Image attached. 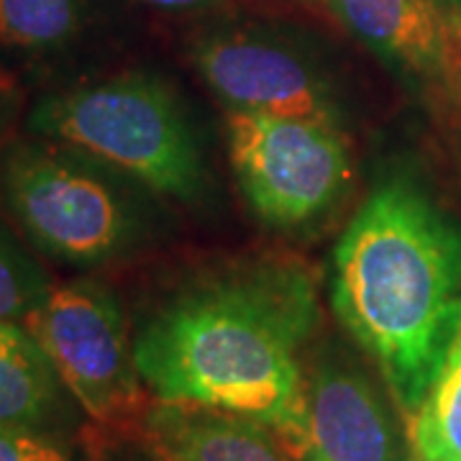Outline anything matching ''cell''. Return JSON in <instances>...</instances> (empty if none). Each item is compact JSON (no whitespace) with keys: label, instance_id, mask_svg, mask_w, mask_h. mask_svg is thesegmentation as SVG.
Returning <instances> with one entry per match:
<instances>
[{"label":"cell","instance_id":"1","mask_svg":"<svg viewBox=\"0 0 461 461\" xmlns=\"http://www.w3.org/2000/svg\"><path fill=\"white\" fill-rule=\"evenodd\" d=\"M318 326V290L303 264H239L167 300L136 333L133 362L154 400L247 415L300 459L297 357Z\"/></svg>","mask_w":461,"mask_h":461},{"label":"cell","instance_id":"2","mask_svg":"<svg viewBox=\"0 0 461 461\" xmlns=\"http://www.w3.org/2000/svg\"><path fill=\"white\" fill-rule=\"evenodd\" d=\"M330 305L408 418L461 326V226L411 177H387L333 251Z\"/></svg>","mask_w":461,"mask_h":461},{"label":"cell","instance_id":"3","mask_svg":"<svg viewBox=\"0 0 461 461\" xmlns=\"http://www.w3.org/2000/svg\"><path fill=\"white\" fill-rule=\"evenodd\" d=\"M149 187L54 139L0 149V200L41 254L93 269L129 257L151 230Z\"/></svg>","mask_w":461,"mask_h":461},{"label":"cell","instance_id":"4","mask_svg":"<svg viewBox=\"0 0 461 461\" xmlns=\"http://www.w3.org/2000/svg\"><path fill=\"white\" fill-rule=\"evenodd\" d=\"M29 131L83 149L157 195L182 203L205 195L208 172L190 115L172 87L147 72L41 98Z\"/></svg>","mask_w":461,"mask_h":461},{"label":"cell","instance_id":"5","mask_svg":"<svg viewBox=\"0 0 461 461\" xmlns=\"http://www.w3.org/2000/svg\"><path fill=\"white\" fill-rule=\"evenodd\" d=\"M23 326L44 348L67 395L95 423L115 426L144 418L149 390L133 362L123 311L105 285H51Z\"/></svg>","mask_w":461,"mask_h":461},{"label":"cell","instance_id":"6","mask_svg":"<svg viewBox=\"0 0 461 461\" xmlns=\"http://www.w3.org/2000/svg\"><path fill=\"white\" fill-rule=\"evenodd\" d=\"M229 147L244 198L277 229L326 213L348 182V149L336 123L229 113Z\"/></svg>","mask_w":461,"mask_h":461},{"label":"cell","instance_id":"7","mask_svg":"<svg viewBox=\"0 0 461 461\" xmlns=\"http://www.w3.org/2000/svg\"><path fill=\"white\" fill-rule=\"evenodd\" d=\"M203 80L229 113L339 123L329 85L297 51L251 33H221L195 50Z\"/></svg>","mask_w":461,"mask_h":461},{"label":"cell","instance_id":"8","mask_svg":"<svg viewBox=\"0 0 461 461\" xmlns=\"http://www.w3.org/2000/svg\"><path fill=\"white\" fill-rule=\"evenodd\" d=\"M303 461H411V438L359 366L323 359L303 390Z\"/></svg>","mask_w":461,"mask_h":461},{"label":"cell","instance_id":"9","mask_svg":"<svg viewBox=\"0 0 461 461\" xmlns=\"http://www.w3.org/2000/svg\"><path fill=\"white\" fill-rule=\"evenodd\" d=\"M141 426L157 461H293L275 430L236 412L157 400Z\"/></svg>","mask_w":461,"mask_h":461},{"label":"cell","instance_id":"10","mask_svg":"<svg viewBox=\"0 0 461 461\" xmlns=\"http://www.w3.org/2000/svg\"><path fill=\"white\" fill-rule=\"evenodd\" d=\"M330 5L393 69L446 85L448 26L438 0H330Z\"/></svg>","mask_w":461,"mask_h":461},{"label":"cell","instance_id":"11","mask_svg":"<svg viewBox=\"0 0 461 461\" xmlns=\"http://www.w3.org/2000/svg\"><path fill=\"white\" fill-rule=\"evenodd\" d=\"M65 393L32 330L0 321V426L54 430L65 412Z\"/></svg>","mask_w":461,"mask_h":461},{"label":"cell","instance_id":"12","mask_svg":"<svg viewBox=\"0 0 461 461\" xmlns=\"http://www.w3.org/2000/svg\"><path fill=\"white\" fill-rule=\"evenodd\" d=\"M408 438L415 461H461V326L411 418Z\"/></svg>","mask_w":461,"mask_h":461},{"label":"cell","instance_id":"13","mask_svg":"<svg viewBox=\"0 0 461 461\" xmlns=\"http://www.w3.org/2000/svg\"><path fill=\"white\" fill-rule=\"evenodd\" d=\"M80 29V0H0L3 47L44 54L67 47Z\"/></svg>","mask_w":461,"mask_h":461},{"label":"cell","instance_id":"14","mask_svg":"<svg viewBox=\"0 0 461 461\" xmlns=\"http://www.w3.org/2000/svg\"><path fill=\"white\" fill-rule=\"evenodd\" d=\"M47 272L0 226V321L23 323L50 295Z\"/></svg>","mask_w":461,"mask_h":461},{"label":"cell","instance_id":"15","mask_svg":"<svg viewBox=\"0 0 461 461\" xmlns=\"http://www.w3.org/2000/svg\"><path fill=\"white\" fill-rule=\"evenodd\" d=\"M0 461H72V454L54 430L0 426Z\"/></svg>","mask_w":461,"mask_h":461},{"label":"cell","instance_id":"16","mask_svg":"<svg viewBox=\"0 0 461 461\" xmlns=\"http://www.w3.org/2000/svg\"><path fill=\"white\" fill-rule=\"evenodd\" d=\"M21 85L18 80L0 65V144H3V136L14 129L18 113H21Z\"/></svg>","mask_w":461,"mask_h":461},{"label":"cell","instance_id":"17","mask_svg":"<svg viewBox=\"0 0 461 461\" xmlns=\"http://www.w3.org/2000/svg\"><path fill=\"white\" fill-rule=\"evenodd\" d=\"M448 75H446V93H451L461 105V23L448 21Z\"/></svg>","mask_w":461,"mask_h":461},{"label":"cell","instance_id":"18","mask_svg":"<svg viewBox=\"0 0 461 461\" xmlns=\"http://www.w3.org/2000/svg\"><path fill=\"white\" fill-rule=\"evenodd\" d=\"M438 5H441V11L448 21L461 23V0H438Z\"/></svg>","mask_w":461,"mask_h":461},{"label":"cell","instance_id":"19","mask_svg":"<svg viewBox=\"0 0 461 461\" xmlns=\"http://www.w3.org/2000/svg\"><path fill=\"white\" fill-rule=\"evenodd\" d=\"M154 5H162V8H190V5H198L203 0H149Z\"/></svg>","mask_w":461,"mask_h":461}]
</instances>
